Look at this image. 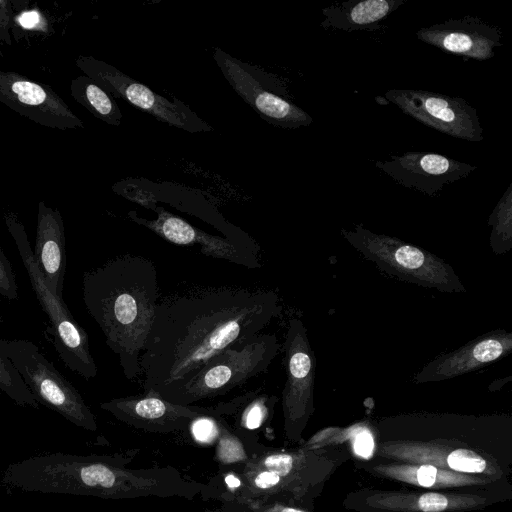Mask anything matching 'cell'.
Wrapping results in <instances>:
<instances>
[{
	"label": "cell",
	"instance_id": "obj_1",
	"mask_svg": "<svg viewBox=\"0 0 512 512\" xmlns=\"http://www.w3.org/2000/svg\"><path fill=\"white\" fill-rule=\"evenodd\" d=\"M281 312L272 290L218 288L158 303L140 356L144 393L166 399L209 361L253 339Z\"/></svg>",
	"mask_w": 512,
	"mask_h": 512
},
{
	"label": "cell",
	"instance_id": "obj_2",
	"mask_svg": "<svg viewBox=\"0 0 512 512\" xmlns=\"http://www.w3.org/2000/svg\"><path fill=\"white\" fill-rule=\"evenodd\" d=\"M82 291L86 310L133 381L158 305L156 266L143 256L114 258L84 274Z\"/></svg>",
	"mask_w": 512,
	"mask_h": 512
},
{
	"label": "cell",
	"instance_id": "obj_3",
	"mask_svg": "<svg viewBox=\"0 0 512 512\" xmlns=\"http://www.w3.org/2000/svg\"><path fill=\"white\" fill-rule=\"evenodd\" d=\"M341 234L355 250L391 277L440 292H466L452 266L431 252L394 236L372 232L361 224L342 229Z\"/></svg>",
	"mask_w": 512,
	"mask_h": 512
},
{
	"label": "cell",
	"instance_id": "obj_4",
	"mask_svg": "<svg viewBox=\"0 0 512 512\" xmlns=\"http://www.w3.org/2000/svg\"><path fill=\"white\" fill-rule=\"evenodd\" d=\"M5 222L37 300L48 317L56 352L72 372L86 380L93 379L98 369L90 351L88 334L75 320L63 298L47 286L23 224L13 214L6 215Z\"/></svg>",
	"mask_w": 512,
	"mask_h": 512
},
{
	"label": "cell",
	"instance_id": "obj_5",
	"mask_svg": "<svg viewBox=\"0 0 512 512\" xmlns=\"http://www.w3.org/2000/svg\"><path fill=\"white\" fill-rule=\"evenodd\" d=\"M279 347L276 334L260 333L248 342L233 346L213 358L165 400L180 405H193L223 396L265 372L278 354Z\"/></svg>",
	"mask_w": 512,
	"mask_h": 512
},
{
	"label": "cell",
	"instance_id": "obj_6",
	"mask_svg": "<svg viewBox=\"0 0 512 512\" xmlns=\"http://www.w3.org/2000/svg\"><path fill=\"white\" fill-rule=\"evenodd\" d=\"M0 355L11 363L39 404L77 427L97 431L95 415L81 394L33 342L0 338Z\"/></svg>",
	"mask_w": 512,
	"mask_h": 512
},
{
	"label": "cell",
	"instance_id": "obj_7",
	"mask_svg": "<svg viewBox=\"0 0 512 512\" xmlns=\"http://www.w3.org/2000/svg\"><path fill=\"white\" fill-rule=\"evenodd\" d=\"M259 390L251 391L214 406L180 405L171 403L156 394L114 398L100 403V408L117 420L150 433L168 434L189 430L201 417L233 416L240 407Z\"/></svg>",
	"mask_w": 512,
	"mask_h": 512
},
{
	"label": "cell",
	"instance_id": "obj_8",
	"mask_svg": "<svg viewBox=\"0 0 512 512\" xmlns=\"http://www.w3.org/2000/svg\"><path fill=\"white\" fill-rule=\"evenodd\" d=\"M213 58L232 89L266 122L284 129L309 126L313 118L287 99L276 79L215 48Z\"/></svg>",
	"mask_w": 512,
	"mask_h": 512
},
{
	"label": "cell",
	"instance_id": "obj_9",
	"mask_svg": "<svg viewBox=\"0 0 512 512\" xmlns=\"http://www.w3.org/2000/svg\"><path fill=\"white\" fill-rule=\"evenodd\" d=\"M75 63L85 76L94 80L112 96L122 98L161 122L190 133L213 130L211 125L183 102L176 98L173 101L168 100L109 63L84 55H79Z\"/></svg>",
	"mask_w": 512,
	"mask_h": 512
},
{
	"label": "cell",
	"instance_id": "obj_10",
	"mask_svg": "<svg viewBox=\"0 0 512 512\" xmlns=\"http://www.w3.org/2000/svg\"><path fill=\"white\" fill-rule=\"evenodd\" d=\"M384 97L427 127L467 141L483 140L476 109L461 97L421 89H391Z\"/></svg>",
	"mask_w": 512,
	"mask_h": 512
},
{
	"label": "cell",
	"instance_id": "obj_11",
	"mask_svg": "<svg viewBox=\"0 0 512 512\" xmlns=\"http://www.w3.org/2000/svg\"><path fill=\"white\" fill-rule=\"evenodd\" d=\"M286 382L282 391L284 426L295 437L312 409L315 357L307 330L299 318H291L284 341Z\"/></svg>",
	"mask_w": 512,
	"mask_h": 512
},
{
	"label": "cell",
	"instance_id": "obj_12",
	"mask_svg": "<svg viewBox=\"0 0 512 512\" xmlns=\"http://www.w3.org/2000/svg\"><path fill=\"white\" fill-rule=\"evenodd\" d=\"M0 102L27 119L53 129L83 128L60 96L47 85L13 71L0 70Z\"/></svg>",
	"mask_w": 512,
	"mask_h": 512
},
{
	"label": "cell",
	"instance_id": "obj_13",
	"mask_svg": "<svg viewBox=\"0 0 512 512\" xmlns=\"http://www.w3.org/2000/svg\"><path fill=\"white\" fill-rule=\"evenodd\" d=\"M375 166L396 183L429 196L438 194L445 185L466 178L477 167L433 152H405Z\"/></svg>",
	"mask_w": 512,
	"mask_h": 512
},
{
	"label": "cell",
	"instance_id": "obj_14",
	"mask_svg": "<svg viewBox=\"0 0 512 512\" xmlns=\"http://www.w3.org/2000/svg\"><path fill=\"white\" fill-rule=\"evenodd\" d=\"M154 210L157 213V218L154 220L142 218L134 211L129 212L128 216L132 221L173 244L182 246L198 244L201 253L206 256L223 259L247 268H260L259 253L234 243L226 237L206 233L161 207H155Z\"/></svg>",
	"mask_w": 512,
	"mask_h": 512
},
{
	"label": "cell",
	"instance_id": "obj_15",
	"mask_svg": "<svg viewBox=\"0 0 512 512\" xmlns=\"http://www.w3.org/2000/svg\"><path fill=\"white\" fill-rule=\"evenodd\" d=\"M416 37L445 52L483 61L495 55V48L502 45V32L477 16L450 19L423 27Z\"/></svg>",
	"mask_w": 512,
	"mask_h": 512
},
{
	"label": "cell",
	"instance_id": "obj_16",
	"mask_svg": "<svg viewBox=\"0 0 512 512\" xmlns=\"http://www.w3.org/2000/svg\"><path fill=\"white\" fill-rule=\"evenodd\" d=\"M511 351V332H487L451 352L437 356L416 374L413 381L419 384L452 379L487 366Z\"/></svg>",
	"mask_w": 512,
	"mask_h": 512
},
{
	"label": "cell",
	"instance_id": "obj_17",
	"mask_svg": "<svg viewBox=\"0 0 512 512\" xmlns=\"http://www.w3.org/2000/svg\"><path fill=\"white\" fill-rule=\"evenodd\" d=\"M33 254L49 289L63 298L66 272L64 223L60 212L44 202L38 204Z\"/></svg>",
	"mask_w": 512,
	"mask_h": 512
},
{
	"label": "cell",
	"instance_id": "obj_18",
	"mask_svg": "<svg viewBox=\"0 0 512 512\" xmlns=\"http://www.w3.org/2000/svg\"><path fill=\"white\" fill-rule=\"evenodd\" d=\"M407 0H360L336 3L322 9L324 29L345 32L374 31L381 28L380 22L396 11Z\"/></svg>",
	"mask_w": 512,
	"mask_h": 512
},
{
	"label": "cell",
	"instance_id": "obj_19",
	"mask_svg": "<svg viewBox=\"0 0 512 512\" xmlns=\"http://www.w3.org/2000/svg\"><path fill=\"white\" fill-rule=\"evenodd\" d=\"M71 96L101 121L120 125L123 114L113 96L91 78L81 75L74 78L70 85Z\"/></svg>",
	"mask_w": 512,
	"mask_h": 512
},
{
	"label": "cell",
	"instance_id": "obj_20",
	"mask_svg": "<svg viewBox=\"0 0 512 512\" xmlns=\"http://www.w3.org/2000/svg\"><path fill=\"white\" fill-rule=\"evenodd\" d=\"M218 435L215 441V459L219 470H227L244 465L249 460L241 432L229 425L225 417L215 418Z\"/></svg>",
	"mask_w": 512,
	"mask_h": 512
},
{
	"label": "cell",
	"instance_id": "obj_21",
	"mask_svg": "<svg viewBox=\"0 0 512 512\" xmlns=\"http://www.w3.org/2000/svg\"><path fill=\"white\" fill-rule=\"evenodd\" d=\"M492 226L490 245L497 254L512 246V185L510 184L488 219Z\"/></svg>",
	"mask_w": 512,
	"mask_h": 512
},
{
	"label": "cell",
	"instance_id": "obj_22",
	"mask_svg": "<svg viewBox=\"0 0 512 512\" xmlns=\"http://www.w3.org/2000/svg\"><path fill=\"white\" fill-rule=\"evenodd\" d=\"M278 401L277 396L255 394L245 402L236 415L235 427L241 430L254 432L270 423L274 406Z\"/></svg>",
	"mask_w": 512,
	"mask_h": 512
},
{
	"label": "cell",
	"instance_id": "obj_23",
	"mask_svg": "<svg viewBox=\"0 0 512 512\" xmlns=\"http://www.w3.org/2000/svg\"><path fill=\"white\" fill-rule=\"evenodd\" d=\"M0 391L19 406L38 409L40 404L11 363L0 355Z\"/></svg>",
	"mask_w": 512,
	"mask_h": 512
},
{
	"label": "cell",
	"instance_id": "obj_24",
	"mask_svg": "<svg viewBox=\"0 0 512 512\" xmlns=\"http://www.w3.org/2000/svg\"><path fill=\"white\" fill-rule=\"evenodd\" d=\"M397 478L407 479L406 481L416 483L422 487L438 485H453L465 483L467 478L453 475L438 470L436 467L426 464L417 468H393L391 470Z\"/></svg>",
	"mask_w": 512,
	"mask_h": 512
},
{
	"label": "cell",
	"instance_id": "obj_25",
	"mask_svg": "<svg viewBox=\"0 0 512 512\" xmlns=\"http://www.w3.org/2000/svg\"><path fill=\"white\" fill-rule=\"evenodd\" d=\"M204 512H307L293 506L290 502L277 499L266 500H232L219 502L212 508H206Z\"/></svg>",
	"mask_w": 512,
	"mask_h": 512
},
{
	"label": "cell",
	"instance_id": "obj_26",
	"mask_svg": "<svg viewBox=\"0 0 512 512\" xmlns=\"http://www.w3.org/2000/svg\"><path fill=\"white\" fill-rule=\"evenodd\" d=\"M448 466L459 472L479 473L486 468V461L477 453L467 449L452 451L447 457Z\"/></svg>",
	"mask_w": 512,
	"mask_h": 512
},
{
	"label": "cell",
	"instance_id": "obj_27",
	"mask_svg": "<svg viewBox=\"0 0 512 512\" xmlns=\"http://www.w3.org/2000/svg\"><path fill=\"white\" fill-rule=\"evenodd\" d=\"M0 297L7 300L18 298V285L8 258L0 247Z\"/></svg>",
	"mask_w": 512,
	"mask_h": 512
},
{
	"label": "cell",
	"instance_id": "obj_28",
	"mask_svg": "<svg viewBox=\"0 0 512 512\" xmlns=\"http://www.w3.org/2000/svg\"><path fill=\"white\" fill-rule=\"evenodd\" d=\"M193 437L202 443H215L218 435V427L213 417H201L190 426Z\"/></svg>",
	"mask_w": 512,
	"mask_h": 512
},
{
	"label": "cell",
	"instance_id": "obj_29",
	"mask_svg": "<svg viewBox=\"0 0 512 512\" xmlns=\"http://www.w3.org/2000/svg\"><path fill=\"white\" fill-rule=\"evenodd\" d=\"M418 506L423 512H441L448 506V499L438 493H426L420 496Z\"/></svg>",
	"mask_w": 512,
	"mask_h": 512
},
{
	"label": "cell",
	"instance_id": "obj_30",
	"mask_svg": "<svg viewBox=\"0 0 512 512\" xmlns=\"http://www.w3.org/2000/svg\"><path fill=\"white\" fill-rule=\"evenodd\" d=\"M354 452L365 459L372 456L374 451V439L369 431H361L356 434L353 441Z\"/></svg>",
	"mask_w": 512,
	"mask_h": 512
},
{
	"label": "cell",
	"instance_id": "obj_31",
	"mask_svg": "<svg viewBox=\"0 0 512 512\" xmlns=\"http://www.w3.org/2000/svg\"><path fill=\"white\" fill-rule=\"evenodd\" d=\"M40 14L37 11H27L18 18V23L25 29H33L40 24Z\"/></svg>",
	"mask_w": 512,
	"mask_h": 512
},
{
	"label": "cell",
	"instance_id": "obj_32",
	"mask_svg": "<svg viewBox=\"0 0 512 512\" xmlns=\"http://www.w3.org/2000/svg\"><path fill=\"white\" fill-rule=\"evenodd\" d=\"M1 323H2V319H1V317H0V324H1Z\"/></svg>",
	"mask_w": 512,
	"mask_h": 512
}]
</instances>
